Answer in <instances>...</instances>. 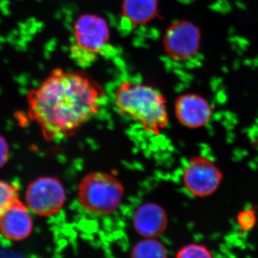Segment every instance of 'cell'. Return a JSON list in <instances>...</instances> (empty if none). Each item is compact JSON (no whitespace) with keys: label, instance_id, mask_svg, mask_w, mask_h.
Masks as SVG:
<instances>
[{"label":"cell","instance_id":"obj_1","mask_svg":"<svg viewBox=\"0 0 258 258\" xmlns=\"http://www.w3.org/2000/svg\"><path fill=\"white\" fill-rule=\"evenodd\" d=\"M105 98L104 88L86 73L55 69L29 91V118L46 140H60L98 115Z\"/></svg>","mask_w":258,"mask_h":258},{"label":"cell","instance_id":"obj_2","mask_svg":"<svg viewBox=\"0 0 258 258\" xmlns=\"http://www.w3.org/2000/svg\"><path fill=\"white\" fill-rule=\"evenodd\" d=\"M114 105L120 115L137 122L152 135H161L169 125L165 97L150 85L123 81L115 89Z\"/></svg>","mask_w":258,"mask_h":258},{"label":"cell","instance_id":"obj_3","mask_svg":"<svg viewBox=\"0 0 258 258\" xmlns=\"http://www.w3.org/2000/svg\"><path fill=\"white\" fill-rule=\"evenodd\" d=\"M124 194V186L120 180L103 171L88 173L78 186V200L81 208L100 216L114 213L121 205Z\"/></svg>","mask_w":258,"mask_h":258},{"label":"cell","instance_id":"obj_4","mask_svg":"<svg viewBox=\"0 0 258 258\" xmlns=\"http://www.w3.org/2000/svg\"><path fill=\"white\" fill-rule=\"evenodd\" d=\"M109 40L110 28L104 18L81 15L74 23L70 56L80 67H89L102 55Z\"/></svg>","mask_w":258,"mask_h":258},{"label":"cell","instance_id":"obj_5","mask_svg":"<svg viewBox=\"0 0 258 258\" xmlns=\"http://www.w3.org/2000/svg\"><path fill=\"white\" fill-rule=\"evenodd\" d=\"M25 200L30 211L39 216H52L63 208L66 202V189L57 178L44 176L30 183Z\"/></svg>","mask_w":258,"mask_h":258},{"label":"cell","instance_id":"obj_6","mask_svg":"<svg viewBox=\"0 0 258 258\" xmlns=\"http://www.w3.org/2000/svg\"><path fill=\"white\" fill-rule=\"evenodd\" d=\"M223 175L213 161L195 156L185 166L182 174L184 187L194 197L203 198L215 192L221 184Z\"/></svg>","mask_w":258,"mask_h":258},{"label":"cell","instance_id":"obj_7","mask_svg":"<svg viewBox=\"0 0 258 258\" xmlns=\"http://www.w3.org/2000/svg\"><path fill=\"white\" fill-rule=\"evenodd\" d=\"M201 42V32L186 20L171 24L164 37V50L172 60L184 61L198 53Z\"/></svg>","mask_w":258,"mask_h":258},{"label":"cell","instance_id":"obj_8","mask_svg":"<svg viewBox=\"0 0 258 258\" xmlns=\"http://www.w3.org/2000/svg\"><path fill=\"white\" fill-rule=\"evenodd\" d=\"M174 113L181 125L189 128H198L210 121L213 108L204 97L195 93H185L176 98Z\"/></svg>","mask_w":258,"mask_h":258},{"label":"cell","instance_id":"obj_9","mask_svg":"<svg viewBox=\"0 0 258 258\" xmlns=\"http://www.w3.org/2000/svg\"><path fill=\"white\" fill-rule=\"evenodd\" d=\"M132 224L134 230L144 238H157L167 228V213L157 203H144L134 212Z\"/></svg>","mask_w":258,"mask_h":258},{"label":"cell","instance_id":"obj_10","mask_svg":"<svg viewBox=\"0 0 258 258\" xmlns=\"http://www.w3.org/2000/svg\"><path fill=\"white\" fill-rule=\"evenodd\" d=\"M33 229L30 210L20 200L4 214L0 220V232L8 240L20 241L27 238Z\"/></svg>","mask_w":258,"mask_h":258},{"label":"cell","instance_id":"obj_11","mask_svg":"<svg viewBox=\"0 0 258 258\" xmlns=\"http://www.w3.org/2000/svg\"><path fill=\"white\" fill-rule=\"evenodd\" d=\"M159 0H123L122 15L134 26L150 23L157 17Z\"/></svg>","mask_w":258,"mask_h":258},{"label":"cell","instance_id":"obj_12","mask_svg":"<svg viewBox=\"0 0 258 258\" xmlns=\"http://www.w3.org/2000/svg\"><path fill=\"white\" fill-rule=\"evenodd\" d=\"M132 257H166L167 249L157 238H144L137 242L131 251Z\"/></svg>","mask_w":258,"mask_h":258},{"label":"cell","instance_id":"obj_13","mask_svg":"<svg viewBox=\"0 0 258 258\" xmlns=\"http://www.w3.org/2000/svg\"><path fill=\"white\" fill-rule=\"evenodd\" d=\"M18 200V187L0 180V220L7 210Z\"/></svg>","mask_w":258,"mask_h":258},{"label":"cell","instance_id":"obj_14","mask_svg":"<svg viewBox=\"0 0 258 258\" xmlns=\"http://www.w3.org/2000/svg\"><path fill=\"white\" fill-rule=\"evenodd\" d=\"M176 257L179 258H207L212 257L211 251L203 244H189L181 247L177 251Z\"/></svg>","mask_w":258,"mask_h":258},{"label":"cell","instance_id":"obj_15","mask_svg":"<svg viewBox=\"0 0 258 258\" xmlns=\"http://www.w3.org/2000/svg\"><path fill=\"white\" fill-rule=\"evenodd\" d=\"M237 222L242 230H252L257 222L255 212L252 210H245L240 212L237 216Z\"/></svg>","mask_w":258,"mask_h":258},{"label":"cell","instance_id":"obj_16","mask_svg":"<svg viewBox=\"0 0 258 258\" xmlns=\"http://www.w3.org/2000/svg\"><path fill=\"white\" fill-rule=\"evenodd\" d=\"M9 154V147L6 140L0 136V168L6 164Z\"/></svg>","mask_w":258,"mask_h":258}]
</instances>
